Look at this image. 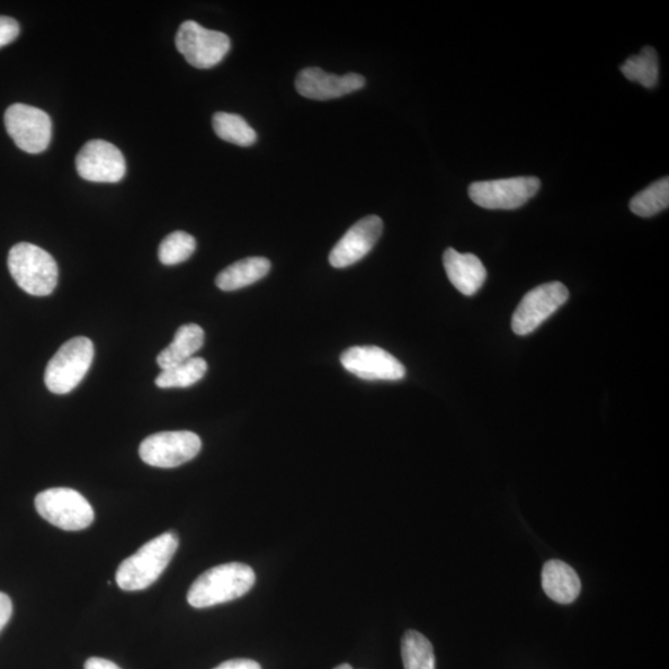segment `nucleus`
Segmentation results:
<instances>
[{
	"mask_svg": "<svg viewBox=\"0 0 669 669\" xmlns=\"http://www.w3.org/2000/svg\"><path fill=\"white\" fill-rule=\"evenodd\" d=\"M95 347L89 338H71L53 355L45 370V385L51 394L67 395L85 379L91 368Z\"/></svg>",
	"mask_w": 669,
	"mask_h": 669,
	"instance_id": "4",
	"label": "nucleus"
},
{
	"mask_svg": "<svg viewBox=\"0 0 669 669\" xmlns=\"http://www.w3.org/2000/svg\"><path fill=\"white\" fill-rule=\"evenodd\" d=\"M178 547L177 535L168 532L149 541L133 556L122 561L115 582L124 592L145 591L154 584L171 563Z\"/></svg>",
	"mask_w": 669,
	"mask_h": 669,
	"instance_id": "1",
	"label": "nucleus"
},
{
	"mask_svg": "<svg viewBox=\"0 0 669 669\" xmlns=\"http://www.w3.org/2000/svg\"><path fill=\"white\" fill-rule=\"evenodd\" d=\"M20 33V24L13 17L0 16V48L13 42Z\"/></svg>",
	"mask_w": 669,
	"mask_h": 669,
	"instance_id": "25",
	"label": "nucleus"
},
{
	"mask_svg": "<svg viewBox=\"0 0 669 669\" xmlns=\"http://www.w3.org/2000/svg\"><path fill=\"white\" fill-rule=\"evenodd\" d=\"M542 586L544 593L553 602L561 605L572 604L578 599L582 583L575 570L565 561L553 559L544 565L542 570Z\"/></svg>",
	"mask_w": 669,
	"mask_h": 669,
	"instance_id": "16",
	"label": "nucleus"
},
{
	"mask_svg": "<svg viewBox=\"0 0 669 669\" xmlns=\"http://www.w3.org/2000/svg\"><path fill=\"white\" fill-rule=\"evenodd\" d=\"M85 669H122L117 665L109 661V659L100 657L88 658L85 664Z\"/></svg>",
	"mask_w": 669,
	"mask_h": 669,
	"instance_id": "28",
	"label": "nucleus"
},
{
	"mask_svg": "<svg viewBox=\"0 0 669 669\" xmlns=\"http://www.w3.org/2000/svg\"><path fill=\"white\" fill-rule=\"evenodd\" d=\"M569 299V290L560 282L542 284L532 289L517 307L512 317V330L516 335H530L537 330L544 321L565 306Z\"/></svg>",
	"mask_w": 669,
	"mask_h": 669,
	"instance_id": "10",
	"label": "nucleus"
},
{
	"mask_svg": "<svg viewBox=\"0 0 669 669\" xmlns=\"http://www.w3.org/2000/svg\"><path fill=\"white\" fill-rule=\"evenodd\" d=\"M401 659L405 669H435L431 641L414 630L407 631L401 639Z\"/></svg>",
	"mask_w": 669,
	"mask_h": 669,
	"instance_id": "21",
	"label": "nucleus"
},
{
	"mask_svg": "<svg viewBox=\"0 0 669 669\" xmlns=\"http://www.w3.org/2000/svg\"><path fill=\"white\" fill-rule=\"evenodd\" d=\"M344 369L364 381H400L405 366L377 346H355L342 355Z\"/></svg>",
	"mask_w": 669,
	"mask_h": 669,
	"instance_id": "12",
	"label": "nucleus"
},
{
	"mask_svg": "<svg viewBox=\"0 0 669 669\" xmlns=\"http://www.w3.org/2000/svg\"><path fill=\"white\" fill-rule=\"evenodd\" d=\"M366 79L359 74L337 76L318 67L301 70L296 82L298 92L309 100L327 101L359 91Z\"/></svg>",
	"mask_w": 669,
	"mask_h": 669,
	"instance_id": "14",
	"label": "nucleus"
},
{
	"mask_svg": "<svg viewBox=\"0 0 669 669\" xmlns=\"http://www.w3.org/2000/svg\"><path fill=\"white\" fill-rule=\"evenodd\" d=\"M213 669H262V668L256 661H252V659L237 658V659H231V661L223 662Z\"/></svg>",
	"mask_w": 669,
	"mask_h": 669,
	"instance_id": "27",
	"label": "nucleus"
},
{
	"mask_svg": "<svg viewBox=\"0 0 669 669\" xmlns=\"http://www.w3.org/2000/svg\"><path fill=\"white\" fill-rule=\"evenodd\" d=\"M669 207V177L646 187L630 201V210L640 218H653Z\"/></svg>",
	"mask_w": 669,
	"mask_h": 669,
	"instance_id": "23",
	"label": "nucleus"
},
{
	"mask_svg": "<svg viewBox=\"0 0 669 669\" xmlns=\"http://www.w3.org/2000/svg\"><path fill=\"white\" fill-rule=\"evenodd\" d=\"M8 268L20 287L34 297H47L55 290L59 270L55 260L42 248L22 243L8 256Z\"/></svg>",
	"mask_w": 669,
	"mask_h": 669,
	"instance_id": "3",
	"label": "nucleus"
},
{
	"mask_svg": "<svg viewBox=\"0 0 669 669\" xmlns=\"http://www.w3.org/2000/svg\"><path fill=\"white\" fill-rule=\"evenodd\" d=\"M383 232V221L379 216H368L346 232L333 248L329 262L334 268H346L360 262L376 246Z\"/></svg>",
	"mask_w": 669,
	"mask_h": 669,
	"instance_id": "13",
	"label": "nucleus"
},
{
	"mask_svg": "<svg viewBox=\"0 0 669 669\" xmlns=\"http://www.w3.org/2000/svg\"><path fill=\"white\" fill-rule=\"evenodd\" d=\"M208 372V363L201 357H193L174 368L163 370L156 380L159 388H186L194 386Z\"/></svg>",
	"mask_w": 669,
	"mask_h": 669,
	"instance_id": "20",
	"label": "nucleus"
},
{
	"mask_svg": "<svg viewBox=\"0 0 669 669\" xmlns=\"http://www.w3.org/2000/svg\"><path fill=\"white\" fill-rule=\"evenodd\" d=\"M335 669H354L350 665L344 664L342 666L336 667Z\"/></svg>",
	"mask_w": 669,
	"mask_h": 669,
	"instance_id": "29",
	"label": "nucleus"
},
{
	"mask_svg": "<svg viewBox=\"0 0 669 669\" xmlns=\"http://www.w3.org/2000/svg\"><path fill=\"white\" fill-rule=\"evenodd\" d=\"M13 614V603L11 597L4 593H0V632L7 627Z\"/></svg>",
	"mask_w": 669,
	"mask_h": 669,
	"instance_id": "26",
	"label": "nucleus"
},
{
	"mask_svg": "<svg viewBox=\"0 0 669 669\" xmlns=\"http://www.w3.org/2000/svg\"><path fill=\"white\" fill-rule=\"evenodd\" d=\"M443 262L449 281L463 296H474L487 278L486 268L475 255L459 253L448 248L444 252Z\"/></svg>",
	"mask_w": 669,
	"mask_h": 669,
	"instance_id": "15",
	"label": "nucleus"
},
{
	"mask_svg": "<svg viewBox=\"0 0 669 669\" xmlns=\"http://www.w3.org/2000/svg\"><path fill=\"white\" fill-rule=\"evenodd\" d=\"M35 507L42 519L64 531H83L95 520L92 506L73 488L45 490L35 498Z\"/></svg>",
	"mask_w": 669,
	"mask_h": 669,
	"instance_id": "5",
	"label": "nucleus"
},
{
	"mask_svg": "<svg viewBox=\"0 0 669 669\" xmlns=\"http://www.w3.org/2000/svg\"><path fill=\"white\" fill-rule=\"evenodd\" d=\"M201 445L200 436L193 432H162L143 441L139 455L150 467L172 469L198 457Z\"/></svg>",
	"mask_w": 669,
	"mask_h": 669,
	"instance_id": "9",
	"label": "nucleus"
},
{
	"mask_svg": "<svg viewBox=\"0 0 669 669\" xmlns=\"http://www.w3.org/2000/svg\"><path fill=\"white\" fill-rule=\"evenodd\" d=\"M271 271V261L264 257H249L222 271L216 278L218 287L223 292H234L248 287Z\"/></svg>",
	"mask_w": 669,
	"mask_h": 669,
	"instance_id": "17",
	"label": "nucleus"
},
{
	"mask_svg": "<svg viewBox=\"0 0 669 669\" xmlns=\"http://www.w3.org/2000/svg\"><path fill=\"white\" fill-rule=\"evenodd\" d=\"M76 169L92 183H119L126 175V159L122 151L106 140L86 143L76 158Z\"/></svg>",
	"mask_w": 669,
	"mask_h": 669,
	"instance_id": "11",
	"label": "nucleus"
},
{
	"mask_svg": "<svg viewBox=\"0 0 669 669\" xmlns=\"http://www.w3.org/2000/svg\"><path fill=\"white\" fill-rule=\"evenodd\" d=\"M213 131L232 145L249 147L257 140L256 131L238 114L219 112L212 119Z\"/></svg>",
	"mask_w": 669,
	"mask_h": 669,
	"instance_id": "22",
	"label": "nucleus"
},
{
	"mask_svg": "<svg viewBox=\"0 0 669 669\" xmlns=\"http://www.w3.org/2000/svg\"><path fill=\"white\" fill-rule=\"evenodd\" d=\"M541 181L534 176L501 178V181L472 183L470 199L487 210H516L535 196Z\"/></svg>",
	"mask_w": 669,
	"mask_h": 669,
	"instance_id": "6",
	"label": "nucleus"
},
{
	"mask_svg": "<svg viewBox=\"0 0 669 669\" xmlns=\"http://www.w3.org/2000/svg\"><path fill=\"white\" fill-rule=\"evenodd\" d=\"M205 342V333L201 326L187 324L178 327L174 340L165 350L159 354L157 362L160 369L168 370L178 363L193 359Z\"/></svg>",
	"mask_w": 669,
	"mask_h": 669,
	"instance_id": "18",
	"label": "nucleus"
},
{
	"mask_svg": "<svg viewBox=\"0 0 669 669\" xmlns=\"http://www.w3.org/2000/svg\"><path fill=\"white\" fill-rule=\"evenodd\" d=\"M5 128L17 148L29 154L47 150L52 137V122L48 113L23 103L9 107L4 114Z\"/></svg>",
	"mask_w": 669,
	"mask_h": 669,
	"instance_id": "8",
	"label": "nucleus"
},
{
	"mask_svg": "<svg viewBox=\"0 0 669 669\" xmlns=\"http://www.w3.org/2000/svg\"><path fill=\"white\" fill-rule=\"evenodd\" d=\"M621 73L632 83H639L646 88L656 87L659 74L657 51L645 47L637 55H632L623 62Z\"/></svg>",
	"mask_w": 669,
	"mask_h": 669,
	"instance_id": "19",
	"label": "nucleus"
},
{
	"mask_svg": "<svg viewBox=\"0 0 669 669\" xmlns=\"http://www.w3.org/2000/svg\"><path fill=\"white\" fill-rule=\"evenodd\" d=\"M256 574L251 567L227 563L213 567L195 580L187 602L196 609L211 608L238 599L253 587Z\"/></svg>",
	"mask_w": 669,
	"mask_h": 669,
	"instance_id": "2",
	"label": "nucleus"
},
{
	"mask_svg": "<svg viewBox=\"0 0 669 669\" xmlns=\"http://www.w3.org/2000/svg\"><path fill=\"white\" fill-rule=\"evenodd\" d=\"M196 239L183 231L173 232L159 247V261L165 265L181 264L194 255Z\"/></svg>",
	"mask_w": 669,
	"mask_h": 669,
	"instance_id": "24",
	"label": "nucleus"
},
{
	"mask_svg": "<svg viewBox=\"0 0 669 669\" xmlns=\"http://www.w3.org/2000/svg\"><path fill=\"white\" fill-rule=\"evenodd\" d=\"M175 44L178 52L196 69H211L219 65L231 48L226 34L205 29L193 21L181 25Z\"/></svg>",
	"mask_w": 669,
	"mask_h": 669,
	"instance_id": "7",
	"label": "nucleus"
}]
</instances>
